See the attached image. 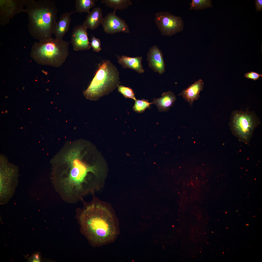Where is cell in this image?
Here are the masks:
<instances>
[{
	"label": "cell",
	"instance_id": "ac0fdd59",
	"mask_svg": "<svg viewBox=\"0 0 262 262\" xmlns=\"http://www.w3.org/2000/svg\"><path fill=\"white\" fill-rule=\"evenodd\" d=\"M94 0H75V12H84L89 13L90 9L96 5Z\"/></svg>",
	"mask_w": 262,
	"mask_h": 262
},
{
	"label": "cell",
	"instance_id": "6da1fadb",
	"mask_svg": "<svg viewBox=\"0 0 262 262\" xmlns=\"http://www.w3.org/2000/svg\"><path fill=\"white\" fill-rule=\"evenodd\" d=\"M81 140L67 142L59 151L53 182L64 202L74 204L87 194L104 187L106 171L93 162H88L87 146Z\"/></svg>",
	"mask_w": 262,
	"mask_h": 262
},
{
	"label": "cell",
	"instance_id": "d6986e66",
	"mask_svg": "<svg viewBox=\"0 0 262 262\" xmlns=\"http://www.w3.org/2000/svg\"><path fill=\"white\" fill-rule=\"evenodd\" d=\"M211 1L210 0H192L189 10H201L212 7Z\"/></svg>",
	"mask_w": 262,
	"mask_h": 262
},
{
	"label": "cell",
	"instance_id": "cb8c5ba5",
	"mask_svg": "<svg viewBox=\"0 0 262 262\" xmlns=\"http://www.w3.org/2000/svg\"><path fill=\"white\" fill-rule=\"evenodd\" d=\"M27 261L29 262H41V258L40 253L36 252L31 256L28 258Z\"/></svg>",
	"mask_w": 262,
	"mask_h": 262
},
{
	"label": "cell",
	"instance_id": "3957f363",
	"mask_svg": "<svg viewBox=\"0 0 262 262\" xmlns=\"http://www.w3.org/2000/svg\"><path fill=\"white\" fill-rule=\"evenodd\" d=\"M25 9L31 35L39 41L52 38L58 11L54 2L29 0Z\"/></svg>",
	"mask_w": 262,
	"mask_h": 262
},
{
	"label": "cell",
	"instance_id": "7402d4cb",
	"mask_svg": "<svg viewBox=\"0 0 262 262\" xmlns=\"http://www.w3.org/2000/svg\"><path fill=\"white\" fill-rule=\"evenodd\" d=\"M90 44L94 51L98 52L101 50V41L99 39L96 38L94 36H92Z\"/></svg>",
	"mask_w": 262,
	"mask_h": 262
},
{
	"label": "cell",
	"instance_id": "5bb4252c",
	"mask_svg": "<svg viewBox=\"0 0 262 262\" xmlns=\"http://www.w3.org/2000/svg\"><path fill=\"white\" fill-rule=\"evenodd\" d=\"M103 18L101 8L95 7L87 16L82 25L87 29L94 30L101 24Z\"/></svg>",
	"mask_w": 262,
	"mask_h": 262
},
{
	"label": "cell",
	"instance_id": "d4e9b609",
	"mask_svg": "<svg viewBox=\"0 0 262 262\" xmlns=\"http://www.w3.org/2000/svg\"><path fill=\"white\" fill-rule=\"evenodd\" d=\"M256 10L257 11H261L262 10V0H256L255 1Z\"/></svg>",
	"mask_w": 262,
	"mask_h": 262
},
{
	"label": "cell",
	"instance_id": "5b68a950",
	"mask_svg": "<svg viewBox=\"0 0 262 262\" xmlns=\"http://www.w3.org/2000/svg\"><path fill=\"white\" fill-rule=\"evenodd\" d=\"M70 43L52 38L35 42L32 48L31 55L40 64L59 67L64 63L68 55Z\"/></svg>",
	"mask_w": 262,
	"mask_h": 262
},
{
	"label": "cell",
	"instance_id": "52a82bcc",
	"mask_svg": "<svg viewBox=\"0 0 262 262\" xmlns=\"http://www.w3.org/2000/svg\"><path fill=\"white\" fill-rule=\"evenodd\" d=\"M155 23L164 36H171L183 31L184 24L181 17L167 12L155 13Z\"/></svg>",
	"mask_w": 262,
	"mask_h": 262
},
{
	"label": "cell",
	"instance_id": "277c9868",
	"mask_svg": "<svg viewBox=\"0 0 262 262\" xmlns=\"http://www.w3.org/2000/svg\"><path fill=\"white\" fill-rule=\"evenodd\" d=\"M120 83L119 73L117 68L110 60H106L99 65L83 95L87 99L97 100L112 92Z\"/></svg>",
	"mask_w": 262,
	"mask_h": 262
},
{
	"label": "cell",
	"instance_id": "8992f818",
	"mask_svg": "<svg viewBox=\"0 0 262 262\" xmlns=\"http://www.w3.org/2000/svg\"><path fill=\"white\" fill-rule=\"evenodd\" d=\"M260 123L259 118L254 111L234 110L232 113L229 124L234 135L241 141L247 142Z\"/></svg>",
	"mask_w": 262,
	"mask_h": 262
},
{
	"label": "cell",
	"instance_id": "30bf717a",
	"mask_svg": "<svg viewBox=\"0 0 262 262\" xmlns=\"http://www.w3.org/2000/svg\"><path fill=\"white\" fill-rule=\"evenodd\" d=\"M87 29L82 25L75 26L71 36V42L75 51L88 50L91 47Z\"/></svg>",
	"mask_w": 262,
	"mask_h": 262
},
{
	"label": "cell",
	"instance_id": "ffe728a7",
	"mask_svg": "<svg viewBox=\"0 0 262 262\" xmlns=\"http://www.w3.org/2000/svg\"><path fill=\"white\" fill-rule=\"evenodd\" d=\"M135 101V103L133 107V109L135 112L138 113H141L145 110L147 108L150 107L151 104L149 103L147 100L142 99H136Z\"/></svg>",
	"mask_w": 262,
	"mask_h": 262
},
{
	"label": "cell",
	"instance_id": "4fadbf2b",
	"mask_svg": "<svg viewBox=\"0 0 262 262\" xmlns=\"http://www.w3.org/2000/svg\"><path fill=\"white\" fill-rule=\"evenodd\" d=\"M75 12L74 11L66 12L61 16L59 20L57 21L54 28L53 34L56 38L63 40V37L69 29L71 20V15Z\"/></svg>",
	"mask_w": 262,
	"mask_h": 262
},
{
	"label": "cell",
	"instance_id": "9a60e30c",
	"mask_svg": "<svg viewBox=\"0 0 262 262\" xmlns=\"http://www.w3.org/2000/svg\"><path fill=\"white\" fill-rule=\"evenodd\" d=\"M118 62L124 68L133 69L141 73L144 72L142 64V57H131L125 55L117 57Z\"/></svg>",
	"mask_w": 262,
	"mask_h": 262
},
{
	"label": "cell",
	"instance_id": "44dd1931",
	"mask_svg": "<svg viewBox=\"0 0 262 262\" xmlns=\"http://www.w3.org/2000/svg\"><path fill=\"white\" fill-rule=\"evenodd\" d=\"M117 89L125 98H131L135 100L136 99L133 90L130 88L119 85L117 87Z\"/></svg>",
	"mask_w": 262,
	"mask_h": 262
},
{
	"label": "cell",
	"instance_id": "603a6c76",
	"mask_svg": "<svg viewBox=\"0 0 262 262\" xmlns=\"http://www.w3.org/2000/svg\"><path fill=\"white\" fill-rule=\"evenodd\" d=\"M246 78L250 79L254 81H256L262 77V74L253 71H251L246 73L244 75Z\"/></svg>",
	"mask_w": 262,
	"mask_h": 262
},
{
	"label": "cell",
	"instance_id": "7a4b0ae2",
	"mask_svg": "<svg viewBox=\"0 0 262 262\" xmlns=\"http://www.w3.org/2000/svg\"><path fill=\"white\" fill-rule=\"evenodd\" d=\"M90 201L81 200L82 209L77 210L78 216L85 233L88 238L97 244L110 242L115 238L116 231L111 205L102 201L92 193Z\"/></svg>",
	"mask_w": 262,
	"mask_h": 262
},
{
	"label": "cell",
	"instance_id": "8fae6325",
	"mask_svg": "<svg viewBox=\"0 0 262 262\" xmlns=\"http://www.w3.org/2000/svg\"><path fill=\"white\" fill-rule=\"evenodd\" d=\"M149 67L154 71L160 74L165 71L163 54L158 47L154 45L149 49L147 55Z\"/></svg>",
	"mask_w": 262,
	"mask_h": 262
},
{
	"label": "cell",
	"instance_id": "9c48e42d",
	"mask_svg": "<svg viewBox=\"0 0 262 262\" xmlns=\"http://www.w3.org/2000/svg\"><path fill=\"white\" fill-rule=\"evenodd\" d=\"M114 11L108 13L103 18L101 24L105 32L108 34L119 32H130L127 24L123 19L117 16Z\"/></svg>",
	"mask_w": 262,
	"mask_h": 262
},
{
	"label": "cell",
	"instance_id": "2e32d148",
	"mask_svg": "<svg viewBox=\"0 0 262 262\" xmlns=\"http://www.w3.org/2000/svg\"><path fill=\"white\" fill-rule=\"evenodd\" d=\"M176 100L174 93L169 91L163 93L161 97L154 98L151 103L156 105L160 111L165 112L169 110Z\"/></svg>",
	"mask_w": 262,
	"mask_h": 262
},
{
	"label": "cell",
	"instance_id": "ba28073f",
	"mask_svg": "<svg viewBox=\"0 0 262 262\" xmlns=\"http://www.w3.org/2000/svg\"><path fill=\"white\" fill-rule=\"evenodd\" d=\"M29 0H0V24L4 26L16 15L25 12Z\"/></svg>",
	"mask_w": 262,
	"mask_h": 262
},
{
	"label": "cell",
	"instance_id": "7c38bea8",
	"mask_svg": "<svg viewBox=\"0 0 262 262\" xmlns=\"http://www.w3.org/2000/svg\"><path fill=\"white\" fill-rule=\"evenodd\" d=\"M204 83L202 80L200 79L184 89L178 95L182 96L183 98L192 106L194 100H197L200 97L199 93L204 88Z\"/></svg>",
	"mask_w": 262,
	"mask_h": 262
},
{
	"label": "cell",
	"instance_id": "e0dca14e",
	"mask_svg": "<svg viewBox=\"0 0 262 262\" xmlns=\"http://www.w3.org/2000/svg\"><path fill=\"white\" fill-rule=\"evenodd\" d=\"M101 2L105 4L109 7L113 8L115 11L117 9H126L132 4L130 0H102Z\"/></svg>",
	"mask_w": 262,
	"mask_h": 262
}]
</instances>
